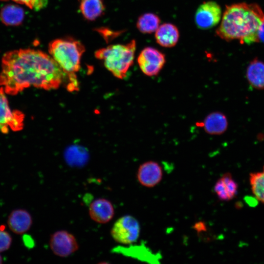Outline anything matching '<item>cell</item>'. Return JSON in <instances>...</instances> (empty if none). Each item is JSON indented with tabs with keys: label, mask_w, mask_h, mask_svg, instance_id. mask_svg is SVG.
<instances>
[{
	"label": "cell",
	"mask_w": 264,
	"mask_h": 264,
	"mask_svg": "<svg viewBox=\"0 0 264 264\" xmlns=\"http://www.w3.org/2000/svg\"><path fill=\"white\" fill-rule=\"evenodd\" d=\"M65 79L59 65L40 50H13L2 56L0 86L6 94L15 95L31 86L46 90L56 89Z\"/></svg>",
	"instance_id": "obj_1"
},
{
	"label": "cell",
	"mask_w": 264,
	"mask_h": 264,
	"mask_svg": "<svg viewBox=\"0 0 264 264\" xmlns=\"http://www.w3.org/2000/svg\"><path fill=\"white\" fill-rule=\"evenodd\" d=\"M264 23V12L256 3H237L226 6L216 35L226 41L241 44L258 42L259 31Z\"/></svg>",
	"instance_id": "obj_2"
},
{
	"label": "cell",
	"mask_w": 264,
	"mask_h": 264,
	"mask_svg": "<svg viewBox=\"0 0 264 264\" xmlns=\"http://www.w3.org/2000/svg\"><path fill=\"white\" fill-rule=\"evenodd\" d=\"M85 51L82 43L71 38L55 39L48 45L49 54L65 73L66 88L70 91L78 89L76 73L80 69L81 59Z\"/></svg>",
	"instance_id": "obj_3"
},
{
	"label": "cell",
	"mask_w": 264,
	"mask_h": 264,
	"mask_svg": "<svg viewBox=\"0 0 264 264\" xmlns=\"http://www.w3.org/2000/svg\"><path fill=\"white\" fill-rule=\"evenodd\" d=\"M136 42L109 45L97 50L95 57L102 61L105 67L115 77L122 79L133 63Z\"/></svg>",
	"instance_id": "obj_4"
},
{
	"label": "cell",
	"mask_w": 264,
	"mask_h": 264,
	"mask_svg": "<svg viewBox=\"0 0 264 264\" xmlns=\"http://www.w3.org/2000/svg\"><path fill=\"white\" fill-rule=\"evenodd\" d=\"M140 224L133 216L125 215L119 218L113 224L110 234L117 242L124 245L132 244L138 239Z\"/></svg>",
	"instance_id": "obj_5"
},
{
	"label": "cell",
	"mask_w": 264,
	"mask_h": 264,
	"mask_svg": "<svg viewBox=\"0 0 264 264\" xmlns=\"http://www.w3.org/2000/svg\"><path fill=\"white\" fill-rule=\"evenodd\" d=\"M3 87L0 88V132L7 133L9 129L19 131L23 129L24 115L19 110L11 111Z\"/></svg>",
	"instance_id": "obj_6"
},
{
	"label": "cell",
	"mask_w": 264,
	"mask_h": 264,
	"mask_svg": "<svg viewBox=\"0 0 264 264\" xmlns=\"http://www.w3.org/2000/svg\"><path fill=\"white\" fill-rule=\"evenodd\" d=\"M137 63L142 72L146 76H156L166 63L165 54L152 47L144 48L139 53Z\"/></svg>",
	"instance_id": "obj_7"
},
{
	"label": "cell",
	"mask_w": 264,
	"mask_h": 264,
	"mask_svg": "<svg viewBox=\"0 0 264 264\" xmlns=\"http://www.w3.org/2000/svg\"><path fill=\"white\" fill-rule=\"evenodd\" d=\"M49 246L52 252L60 257L69 256L79 248L75 236L66 230H59L53 233L49 239Z\"/></svg>",
	"instance_id": "obj_8"
},
{
	"label": "cell",
	"mask_w": 264,
	"mask_h": 264,
	"mask_svg": "<svg viewBox=\"0 0 264 264\" xmlns=\"http://www.w3.org/2000/svg\"><path fill=\"white\" fill-rule=\"evenodd\" d=\"M221 18V9L219 4L213 1H207L198 7L195 19L198 28L208 29L218 24Z\"/></svg>",
	"instance_id": "obj_9"
},
{
	"label": "cell",
	"mask_w": 264,
	"mask_h": 264,
	"mask_svg": "<svg viewBox=\"0 0 264 264\" xmlns=\"http://www.w3.org/2000/svg\"><path fill=\"white\" fill-rule=\"evenodd\" d=\"M162 176L161 167L157 162L154 161L142 163L137 172L138 181L141 185L148 188L157 185L161 180Z\"/></svg>",
	"instance_id": "obj_10"
},
{
	"label": "cell",
	"mask_w": 264,
	"mask_h": 264,
	"mask_svg": "<svg viewBox=\"0 0 264 264\" xmlns=\"http://www.w3.org/2000/svg\"><path fill=\"white\" fill-rule=\"evenodd\" d=\"M129 245L125 247L118 246L113 249V252L151 264L159 263L161 258L160 255L153 253L145 245Z\"/></svg>",
	"instance_id": "obj_11"
},
{
	"label": "cell",
	"mask_w": 264,
	"mask_h": 264,
	"mask_svg": "<svg viewBox=\"0 0 264 264\" xmlns=\"http://www.w3.org/2000/svg\"><path fill=\"white\" fill-rule=\"evenodd\" d=\"M90 218L99 223H106L113 217L114 209L110 201L104 198L94 200L89 206Z\"/></svg>",
	"instance_id": "obj_12"
},
{
	"label": "cell",
	"mask_w": 264,
	"mask_h": 264,
	"mask_svg": "<svg viewBox=\"0 0 264 264\" xmlns=\"http://www.w3.org/2000/svg\"><path fill=\"white\" fill-rule=\"evenodd\" d=\"M7 222L12 232L17 235H22L30 229L33 220L30 213L26 210L16 209L11 212Z\"/></svg>",
	"instance_id": "obj_13"
},
{
	"label": "cell",
	"mask_w": 264,
	"mask_h": 264,
	"mask_svg": "<svg viewBox=\"0 0 264 264\" xmlns=\"http://www.w3.org/2000/svg\"><path fill=\"white\" fill-rule=\"evenodd\" d=\"M199 125L209 134L220 135L227 130L228 122L224 114L220 111H214L207 115Z\"/></svg>",
	"instance_id": "obj_14"
},
{
	"label": "cell",
	"mask_w": 264,
	"mask_h": 264,
	"mask_svg": "<svg viewBox=\"0 0 264 264\" xmlns=\"http://www.w3.org/2000/svg\"><path fill=\"white\" fill-rule=\"evenodd\" d=\"M238 185L229 173L224 174L216 182L214 191L218 197L222 200L232 199L237 194Z\"/></svg>",
	"instance_id": "obj_15"
},
{
	"label": "cell",
	"mask_w": 264,
	"mask_h": 264,
	"mask_svg": "<svg viewBox=\"0 0 264 264\" xmlns=\"http://www.w3.org/2000/svg\"><path fill=\"white\" fill-rule=\"evenodd\" d=\"M179 32L177 27L170 23H163L155 32L156 43L164 47H172L177 43Z\"/></svg>",
	"instance_id": "obj_16"
},
{
	"label": "cell",
	"mask_w": 264,
	"mask_h": 264,
	"mask_svg": "<svg viewBox=\"0 0 264 264\" xmlns=\"http://www.w3.org/2000/svg\"><path fill=\"white\" fill-rule=\"evenodd\" d=\"M246 77L249 85L257 90L264 89V62L255 58L247 67Z\"/></svg>",
	"instance_id": "obj_17"
},
{
	"label": "cell",
	"mask_w": 264,
	"mask_h": 264,
	"mask_svg": "<svg viewBox=\"0 0 264 264\" xmlns=\"http://www.w3.org/2000/svg\"><path fill=\"white\" fill-rule=\"evenodd\" d=\"M24 18L23 9L17 5L7 4L0 11V20L7 26H18L22 24Z\"/></svg>",
	"instance_id": "obj_18"
},
{
	"label": "cell",
	"mask_w": 264,
	"mask_h": 264,
	"mask_svg": "<svg viewBox=\"0 0 264 264\" xmlns=\"http://www.w3.org/2000/svg\"><path fill=\"white\" fill-rule=\"evenodd\" d=\"M79 10L83 16L90 21L102 16L105 11L103 0H80Z\"/></svg>",
	"instance_id": "obj_19"
},
{
	"label": "cell",
	"mask_w": 264,
	"mask_h": 264,
	"mask_svg": "<svg viewBox=\"0 0 264 264\" xmlns=\"http://www.w3.org/2000/svg\"><path fill=\"white\" fill-rule=\"evenodd\" d=\"M160 19L156 14L147 13L140 16L137 19L136 27L143 34H151L156 31L160 25Z\"/></svg>",
	"instance_id": "obj_20"
},
{
	"label": "cell",
	"mask_w": 264,
	"mask_h": 264,
	"mask_svg": "<svg viewBox=\"0 0 264 264\" xmlns=\"http://www.w3.org/2000/svg\"><path fill=\"white\" fill-rule=\"evenodd\" d=\"M249 182L255 198L264 203V166L262 171L249 174Z\"/></svg>",
	"instance_id": "obj_21"
},
{
	"label": "cell",
	"mask_w": 264,
	"mask_h": 264,
	"mask_svg": "<svg viewBox=\"0 0 264 264\" xmlns=\"http://www.w3.org/2000/svg\"><path fill=\"white\" fill-rule=\"evenodd\" d=\"M67 162L75 166H83L87 160V155L84 151L78 149H69L66 154Z\"/></svg>",
	"instance_id": "obj_22"
},
{
	"label": "cell",
	"mask_w": 264,
	"mask_h": 264,
	"mask_svg": "<svg viewBox=\"0 0 264 264\" xmlns=\"http://www.w3.org/2000/svg\"><path fill=\"white\" fill-rule=\"evenodd\" d=\"M6 1L12 0L19 4H23L31 9L40 10L45 5L46 1L45 0H0Z\"/></svg>",
	"instance_id": "obj_23"
},
{
	"label": "cell",
	"mask_w": 264,
	"mask_h": 264,
	"mask_svg": "<svg viewBox=\"0 0 264 264\" xmlns=\"http://www.w3.org/2000/svg\"><path fill=\"white\" fill-rule=\"evenodd\" d=\"M11 235L4 230L0 229V253L9 249L12 244Z\"/></svg>",
	"instance_id": "obj_24"
},
{
	"label": "cell",
	"mask_w": 264,
	"mask_h": 264,
	"mask_svg": "<svg viewBox=\"0 0 264 264\" xmlns=\"http://www.w3.org/2000/svg\"><path fill=\"white\" fill-rule=\"evenodd\" d=\"M259 41L264 42V23L261 26L258 33Z\"/></svg>",
	"instance_id": "obj_25"
},
{
	"label": "cell",
	"mask_w": 264,
	"mask_h": 264,
	"mask_svg": "<svg viewBox=\"0 0 264 264\" xmlns=\"http://www.w3.org/2000/svg\"><path fill=\"white\" fill-rule=\"evenodd\" d=\"M2 261H3L1 255L0 254V264L2 263Z\"/></svg>",
	"instance_id": "obj_26"
}]
</instances>
